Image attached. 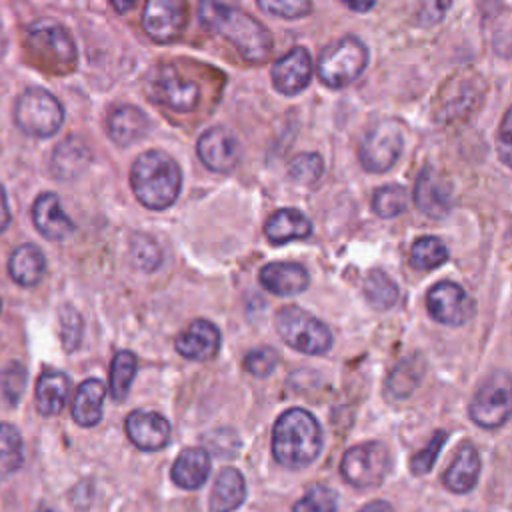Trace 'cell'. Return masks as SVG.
<instances>
[{
    "label": "cell",
    "instance_id": "6da1fadb",
    "mask_svg": "<svg viewBox=\"0 0 512 512\" xmlns=\"http://www.w3.org/2000/svg\"><path fill=\"white\" fill-rule=\"evenodd\" d=\"M198 18L206 30L228 40L244 60L252 64L268 60L272 52L270 32L238 0H200Z\"/></svg>",
    "mask_w": 512,
    "mask_h": 512
},
{
    "label": "cell",
    "instance_id": "7a4b0ae2",
    "mask_svg": "<svg viewBox=\"0 0 512 512\" xmlns=\"http://www.w3.org/2000/svg\"><path fill=\"white\" fill-rule=\"evenodd\" d=\"M324 436L318 420L304 408L282 412L272 430V456L290 470L312 464L322 452Z\"/></svg>",
    "mask_w": 512,
    "mask_h": 512
},
{
    "label": "cell",
    "instance_id": "3957f363",
    "mask_svg": "<svg viewBox=\"0 0 512 512\" xmlns=\"http://www.w3.org/2000/svg\"><path fill=\"white\" fill-rule=\"evenodd\" d=\"M132 192L150 210H164L180 194L182 174L172 156L160 150L140 154L130 168Z\"/></svg>",
    "mask_w": 512,
    "mask_h": 512
},
{
    "label": "cell",
    "instance_id": "277c9868",
    "mask_svg": "<svg viewBox=\"0 0 512 512\" xmlns=\"http://www.w3.org/2000/svg\"><path fill=\"white\" fill-rule=\"evenodd\" d=\"M26 52L30 62L46 74H70L76 68L78 54L68 30L52 20H38L28 28Z\"/></svg>",
    "mask_w": 512,
    "mask_h": 512
},
{
    "label": "cell",
    "instance_id": "5b68a950",
    "mask_svg": "<svg viewBox=\"0 0 512 512\" xmlns=\"http://www.w3.org/2000/svg\"><path fill=\"white\" fill-rule=\"evenodd\" d=\"M368 64V50L356 36H344L324 48L318 58V78L328 88H344L352 84Z\"/></svg>",
    "mask_w": 512,
    "mask_h": 512
},
{
    "label": "cell",
    "instance_id": "8992f818",
    "mask_svg": "<svg viewBox=\"0 0 512 512\" xmlns=\"http://www.w3.org/2000/svg\"><path fill=\"white\" fill-rule=\"evenodd\" d=\"M14 122L28 136L48 138L60 130L64 108L50 92L26 88L14 104Z\"/></svg>",
    "mask_w": 512,
    "mask_h": 512
},
{
    "label": "cell",
    "instance_id": "52a82bcc",
    "mask_svg": "<svg viewBox=\"0 0 512 512\" xmlns=\"http://www.w3.org/2000/svg\"><path fill=\"white\" fill-rule=\"evenodd\" d=\"M280 338L302 354H324L332 346L330 328L298 306H286L276 314Z\"/></svg>",
    "mask_w": 512,
    "mask_h": 512
},
{
    "label": "cell",
    "instance_id": "ba28073f",
    "mask_svg": "<svg viewBox=\"0 0 512 512\" xmlns=\"http://www.w3.org/2000/svg\"><path fill=\"white\" fill-rule=\"evenodd\" d=\"M470 418L480 428H498L512 416V374L494 370L484 378L470 402Z\"/></svg>",
    "mask_w": 512,
    "mask_h": 512
},
{
    "label": "cell",
    "instance_id": "9c48e42d",
    "mask_svg": "<svg viewBox=\"0 0 512 512\" xmlns=\"http://www.w3.org/2000/svg\"><path fill=\"white\" fill-rule=\"evenodd\" d=\"M392 458L382 442H362L348 448L340 462L342 478L354 488L378 486L390 472Z\"/></svg>",
    "mask_w": 512,
    "mask_h": 512
},
{
    "label": "cell",
    "instance_id": "30bf717a",
    "mask_svg": "<svg viewBox=\"0 0 512 512\" xmlns=\"http://www.w3.org/2000/svg\"><path fill=\"white\" fill-rule=\"evenodd\" d=\"M148 96L154 102H160L176 112H190L196 108L200 98V88L184 80L172 64L154 66L144 82Z\"/></svg>",
    "mask_w": 512,
    "mask_h": 512
},
{
    "label": "cell",
    "instance_id": "8fae6325",
    "mask_svg": "<svg viewBox=\"0 0 512 512\" xmlns=\"http://www.w3.org/2000/svg\"><path fill=\"white\" fill-rule=\"evenodd\" d=\"M404 148V134L402 128L392 122L384 120L374 124L362 138L358 148L360 164L368 172H386L396 164Z\"/></svg>",
    "mask_w": 512,
    "mask_h": 512
},
{
    "label": "cell",
    "instance_id": "7c38bea8",
    "mask_svg": "<svg viewBox=\"0 0 512 512\" xmlns=\"http://www.w3.org/2000/svg\"><path fill=\"white\" fill-rule=\"evenodd\" d=\"M428 314L446 326H462L474 314V302L466 290L450 280L434 284L426 294Z\"/></svg>",
    "mask_w": 512,
    "mask_h": 512
},
{
    "label": "cell",
    "instance_id": "4fadbf2b",
    "mask_svg": "<svg viewBox=\"0 0 512 512\" xmlns=\"http://www.w3.org/2000/svg\"><path fill=\"white\" fill-rule=\"evenodd\" d=\"M142 26L154 42L176 40L186 26V0H146Z\"/></svg>",
    "mask_w": 512,
    "mask_h": 512
},
{
    "label": "cell",
    "instance_id": "5bb4252c",
    "mask_svg": "<svg viewBox=\"0 0 512 512\" xmlns=\"http://www.w3.org/2000/svg\"><path fill=\"white\" fill-rule=\"evenodd\" d=\"M198 158L202 164L214 172H230L240 158L238 138L224 126L208 128L196 144Z\"/></svg>",
    "mask_w": 512,
    "mask_h": 512
},
{
    "label": "cell",
    "instance_id": "9a60e30c",
    "mask_svg": "<svg viewBox=\"0 0 512 512\" xmlns=\"http://www.w3.org/2000/svg\"><path fill=\"white\" fill-rule=\"evenodd\" d=\"M414 204L430 218H444L452 208L450 182L436 168H422L414 186Z\"/></svg>",
    "mask_w": 512,
    "mask_h": 512
},
{
    "label": "cell",
    "instance_id": "2e32d148",
    "mask_svg": "<svg viewBox=\"0 0 512 512\" xmlns=\"http://www.w3.org/2000/svg\"><path fill=\"white\" fill-rule=\"evenodd\" d=\"M272 84L280 94L294 96L302 92L312 80V60L306 48L296 46L286 52L276 64L272 66Z\"/></svg>",
    "mask_w": 512,
    "mask_h": 512
},
{
    "label": "cell",
    "instance_id": "e0dca14e",
    "mask_svg": "<svg viewBox=\"0 0 512 512\" xmlns=\"http://www.w3.org/2000/svg\"><path fill=\"white\" fill-rule=\"evenodd\" d=\"M124 428L130 442L146 452L160 450L170 440V422L158 412L134 410L126 418Z\"/></svg>",
    "mask_w": 512,
    "mask_h": 512
},
{
    "label": "cell",
    "instance_id": "ac0fdd59",
    "mask_svg": "<svg viewBox=\"0 0 512 512\" xmlns=\"http://www.w3.org/2000/svg\"><path fill=\"white\" fill-rule=\"evenodd\" d=\"M180 356L196 362L210 360L220 350V330L210 320H194L174 342Z\"/></svg>",
    "mask_w": 512,
    "mask_h": 512
},
{
    "label": "cell",
    "instance_id": "d6986e66",
    "mask_svg": "<svg viewBox=\"0 0 512 512\" xmlns=\"http://www.w3.org/2000/svg\"><path fill=\"white\" fill-rule=\"evenodd\" d=\"M32 222L48 240H64L74 232V222L66 216L60 198L54 192H44L34 200Z\"/></svg>",
    "mask_w": 512,
    "mask_h": 512
},
{
    "label": "cell",
    "instance_id": "ffe728a7",
    "mask_svg": "<svg viewBox=\"0 0 512 512\" xmlns=\"http://www.w3.org/2000/svg\"><path fill=\"white\" fill-rule=\"evenodd\" d=\"M90 148L84 138L70 134L56 144L50 158V172L58 180H76L90 164Z\"/></svg>",
    "mask_w": 512,
    "mask_h": 512
},
{
    "label": "cell",
    "instance_id": "44dd1931",
    "mask_svg": "<svg viewBox=\"0 0 512 512\" xmlns=\"http://www.w3.org/2000/svg\"><path fill=\"white\" fill-rule=\"evenodd\" d=\"M260 284L276 296H296L310 284L304 266L294 262H270L260 270Z\"/></svg>",
    "mask_w": 512,
    "mask_h": 512
},
{
    "label": "cell",
    "instance_id": "7402d4cb",
    "mask_svg": "<svg viewBox=\"0 0 512 512\" xmlns=\"http://www.w3.org/2000/svg\"><path fill=\"white\" fill-rule=\"evenodd\" d=\"M148 128V116L132 104H120L108 116V136L120 148L136 144L148 132Z\"/></svg>",
    "mask_w": 512,
    "mask_h": 512
},
{
    "label": "cell",
    "instance_id": "603a6c76",
    "mask_svg": "<svg viewBox=\"0 0 512 512\" xmlns=\"http://www.w3.org/2000/svg\"><path fill=\"white\" fill-rule=\"evenodd\" d=\"M478 476H480V454H478L476 446L464 444L456 452L452 464L442 474V484L450 492L466 494L476 486Z\"/></svg>",
    "mask_w": 512,
    "mask_h": 512
},
{
    "label": "cell",
    "instance_id": "cb8c5ba5",
    "mask_svg": "<svg viewBox=\"0 0 512 512\" xmlns=\"http://www.w3.org/2000/svg\"><path fill=\"white\" fill-rule=\"evenodd\" d=\"M70 378L60 370H44L36 382V408L42 416H56L68 402Z\"/></svg>",
    "mask_w": 512,
    "mask_h": 512
},
{
    "label": "cell",
    "instance_id": "d4e9b609",
    "mask_svg": "<svg viewBox=\"0 0 512 512\" xmlns=\"http://www.w3.org/2000/svg\"><path fill=\"white\" fill-rule=\"evenodd\" d=\"M210 474V456L204 448H184L170 470L176 486L184 490L200 488Z\"/></svg>",
    "mask_w": 512,
    "mask_h": 512
},
{
    "label": "cell",
    "instance_id": "484cf974",
    "mask_svg": "<svg viewBox=\"0 0 512 512\" xmlns=\"http://www.w3.org/2000/svg\"><path fill=\"white\" fill-rule=\"evenodd\" d=\"M264 234L272 244H286L312 234V222L296 208L276 210L264 224Z\"/></svg>",
    "mask_w": 512,
    "mask_h": 512
},
{
    "label": "cell",
    "instance_id": "4316f807",
    "mask_svg": "<svg viewBox=\"0 0 512 512\" xmlns=\"http://www.w3.org/2000/svg\"><path fill=\"white\" fill-rule=\"evenodd\" d=\"M104 396H106V386L98 378H86L80 388L76 390L74 402H72V416L74 422L90 428L96 426L102 418V408H104Z\"/></svg>",
    "mask_w": 512,
    "mask_h": 512
},
{
    "label": "cell",
    "instance_id": "83f0119b",
    "mask_svg": "<svg viewBox=\"0 0 512 512\" xmlns=\"http://www.w3.org/2000/svg\"><path fill=\"white\" fill-rule=\"evenodd\" d=\"M244 498H246L244 476L232 466L222 468L212 486V494L208 502L210 512H232L244 502Z\"/></svg>",
    "mask_w": 512,
    "mask_h": 512
},
{
    "label": "cell",
    "instance_id": "f1b7e54d",
    "mask_svg": "<svg viewBox=\"0 0 512 512\" xmlns=\"http://www.w3.org/2000/svg\"><path fill=\"white\" fill-rule=\"evenodd\" d=\"M8 272L16 284L36 286L46 272V260L42 250L36 244H20L10 254Z\"/></svg>",
    "mask_w": 512,
    "mask_h": 512
},
{
    "label": "cell",
    "instance_id": "f546056e",
    "mask_svg": "<svg viewBox=\"0 0 512 512\" xmlns=\"http://www.w3.org/2000/svg\"><path fill=\"white\" fill-rule=\"evenodd\" d=\"M424 374V362L420 356H406L400 360L388 380H386V390L392 398H406L408 394L414 392V388L420 384V378Z\"/></svg>",
    "mask_w": 512,
    "mask_h": 512
},
{
    "label": "cell",
    "instance_id": "4dcf8cb0",
    "mask_svg": "<svg viewBox=\"0 0 512 512\" xmlns=\"http://www.w3.org/2000/svg\"><path fill=\"white\" fill-rule=\"evenodd\" d=\"M136 368H138V360L134 352L120 350L114 354L110 364V394L116 402H122L128 396L130 384L136 376Z\"/></svg>",
    "mask_w": 512,
    "mask_h": 512
},
{
    "label": "cell",
    "instance_id": "1f68e13d",
    "mask_svg": "<svg viewBox=\"0 0 512 512\" xmlns=\"http://www.w3.org/2000/svg\"><path fill=\"white\" fill-rule=\"evenodd\" d=\"M22 436L16 426L0 422V480L14 474L22 464Z\"/></svg>",
    "mask_w": 512,
    "mask_h": 512
},
{
    "label": "cell",
    "instance_id": "d6a6232c",
    "mask_svg": "<svg viewBox=\"0 0 512 512\" xmlns=\"http://www.w3.org/2000/svg\"><path fill=\"white\" fill-rule=\"evenodd\" d=\"M364 296L376 310H388L398 300V286L386 272L372 270L364 280Z\"/></svg>",
    "mask_w": 512,
    "mask_h": 512
},
{
    "label": "cell",
    "instance_id": "836d02e7",
    "mask_svg": "<svg viewBox=\"0 0 512 512\" xmlns=\"http://www.w3.org/2000/svg\"><path fill=\"white\" fill-rule=\"evenodd\" d=\"M472 80H474V76H472L468 82L456 80V84H458L456 90L446 92V96H444V100H442V112H444L446 118H458V116L470 112L472 106L480 102L482 92H484V86H478V88H476V86L472 84Z\"/></svg>",
    "mask_w": 512,
    "mask_h": 512
},
{
    "label": "cell",
    "instance_id": "e575fe53",
    "mask_svg": "<svg viewBox=\"0 0 512 512\" xmlns=\"http://www.w3.org/2000/svg\"><path fill=\"white\" fill-rule=\"evenodd\" d=\"M448 260L444 242L436 236L418 238L410 248V264L418 270H434Z\"/></svg>",
    "mask_w": 512,
    "mask_h": 512
},
{
    "label": "cell",
    "instance_id": "d590c367",
    "mask_svg": "<svg viewBox=\"0 0 512 512\" xmlns=\"http://www.w3.org/2000/svg\"><path fill=\"white\" fill-rule=\"evenodd\" d=\"M408 194L400 184L380 186L372 196V210L382 218H394L406 210Z\"/></svg>",
    "mask_w": 512,
    "mask_h": 512
},
{
    "label": "cell",
    "instance_id": "8d00e7d4",
    "mask_svg": "<svg viewBox=\"0 0 512 512\" xmlns=\"http://www.w3.org/2000/svg\"><path fill=\"white\" fill-rule=\"evenodd\" d=\"M336 492L326 484H312L292 506V512H336Z\"/></svg>",
    "mask_w": 512,
    "mask_h": 512
},
{
    "label": "cell",
    "instance_id": "74e56055",
    "mask_svg": "<svg viewBox=\"0 0 512 512\" xmlns=\"http://www.w3.org/2000/svg\"><path fill=\"white\" fill-rule=\"evenodd\" d=\"M26 388V370L10 364L0 372V408H14Z\"/></svg>",
    "mask_w": 512,
    "mask_h": 512
},
{
    "label": "cell",
    "instance_id": "f35d334b",
    "mask_svg": "<svg viewBox=\"0 0 512 512\" xmlns=\"http://www.w3.org/2000/svg\"><path fill=\"white\" fill-rule=\"evenodd\" d=\"M130 258L136 268L144 272H152L160 266L162 252H160V246L154 242V238H150L148 234H136L132 236V242H130Z\"/></svg>",
    "mask_w": 512,
    "mask_h": 512
},
{
    "label": "cell",
    "instance_id": "ab89813d",
    "mask_svg": "<svg viewBox=\"0 0 512 512\" xmlns=\"http://www.w3.org/2000/svg\"><path fill=\"white\" fill-rule=\"evenodd\" d=\"M58 320H60L62 346H64L66 352H74L82 342V332H84L82 316L74 306L64 304L58 312Z\"/></svg>",
    "mask_w": 512,
    "mask_h": 512
},
{
    "label": "cell",
    "instance_id": "60d3db41",
    "mask_svg": "<svg viewBox=\"0 0 512 512\" xmlns=\"http://www.w3.org/2000/svg\"><path fill=\"white\" fill-rule=\"evenodd\" d=\"M324 170L322 156L316 152H304L292 158L288 164V176L298 184H314Z\"/></svg>",
    "mask_w": 512,
    "mask_h": 512
},
{
    "label": "cell",
    "instance_id": "b9f144b4",
    "mask_svg": "<svg viewBox=\"0 0 512 512\" xmlns=\"http://www.w3.org/2000/svg\"><path fill=\"white\" fill-rule=\"evenodd\" d=\"M446 440H448V432L446 430H436L432 434V438L428 440V444L410 458V470H412L414 476H422V474H428L432 470V466L436 464V460L440 456V450L446 444Z\"/></svg>",
    "mask_w": 512,
    "mask_h": 512
},
{
    "label": "cell",
    "instance_id": "7bdbcfd3",
    "mask_svg": "<svg viewBox=\"0 0 512 512\" xmlns=\"http://www.w3.org/2000/svg\"><path fill=\"white\" fill-rule=\"evenodd\" d=\"M262 10L280 18H302L312 12V0H256Z\"/></svg>",
    "mask_w": 512,
    "mask_h": 512
},
{
    "label": "cell",
    "instance_id": "ee69618b",
    "mask_svg": "<svg viewBox=\"0 0 512 512\" xmlns=\"http://www.w3.org/2000/svg\"><path fill=\"white\" fill-rule=\"evenodd\" d=\"M280 356L274 348L266 346V348H254L250 350L246 356H244V368L246 372H250L252 376H258V378H264L268 374L274 372L276 364H278Z\"/></svg>",
    "mask_w": 512,
    "mask_h": 512
},
{
    "label": "cell",
    "instance_id": "f6af8a7d",
    "mask_svg": "<svg viewBox=\"0 0 512 512\" xmlns=\"http://www.w3.org/2000/svg\"><path fill=\"white\" fill-rule=\"evenodd\" d=\"M496 146H498V156L500 160L512 168V106L506 110L500 130H498V138H496Z\"/></svg>",
    "mask_w": 512,
    "mask_h": 512
},
{
    "label": "cell",
    "instance_id": "bcb514c9",
    "mask_svg": "<svg viewBox=\"0 0 512 512\" xmlns=\"http://www.w3.org/2000/svg\"><path fill=\"white\" fill-rule=\"evenodd\" d=\"M452 0H420V6H418V20L420 24H438L444 14L448 12Z\"/></svg>",
    "mask_w": 512,
    "mask_h": 512
},
{
    "label": "cell",
    "instance_id": "7dc6e473",
    "mask_svg": "<svg viewBox=\"0 0 512 512\" xmlns=\"http://www.w3.org/2000/svg\"><path fill=\"white\" fill-rule=\"evenodd\" d=\"M10 222V210H8V200H6V192L0 186V234L6 230Z\"/></svg>",
    "mask_w": 512,
    "mask_h": 512
},
{
    "label": "cell",
    "instance_id": "c3c4849f",
    "mask_svg": "<svg viewBox=\"0 0 512 512\" xmlns=\"http://www.w3.org/2000/svg\"><path fill=\"white\" fill-rule=\"evenodd\" d=\"M344 6H348L352 12H368L376 0H340Z\"/></svg>",
    "mask_w": 512,
    "mask_h": 512
},
{
    "label": "cell",
    "instance_id": "681fc988",
    "mask_svg": "<svg viewBox=\"0 0 512 512\" xmlns=\"http://www.w3.org/2000/svg\"><path fill=\"white\" fill-rule=\"evenodd\" d=\"M358 512H394V510L386 500H372L366 506H362Z\"/></svg>",
    "mask_w": 512,
    "mask_h": 512
},
{
    "label": "cell",
    "instance_id": "f907efd6",
    "mask_svg": "<svg viewBox=\"0 0 512 512\" xmlns=\"http://www.w3.org/2000/svg\"><path fill=\"white\" fill-rule=\"evenodd\" d=\"M108 2H110L112 8H114L116 12H120V14L128 12V10L134 8V4H136V0H108Z\"/></svg>",
    "mask_w": 512,
    "mask_h": 512
},
{
    "label": "cell",
    "instance_id": "816d5d0a",
    "mask_svg": "<svg viewBox=\"0 0 512 512\" xmlns=\"http://www.w3.org/2000/svg\"><path fill=\"white\" fill-rule=\"evenodd\" d=\"M40 512H56V510H52V508H48V510H40Z\"/></svg>",
    "mask_w": 512,
    "mask_h": 512
},
{
    "label": "cell",
    "instance_id": "f5cc1de1",
    "mask_svg": "<svg viewBox=\"0 0 512 512\" xmlns=\"http://www.w3.org/2000/svg\"><path fill=\"white\" fill-rule=\"evenodd\" d=\"M0 310H2V300H0Z\"/></svg>",
    "mask_w": 512,
    "mask_h": 512
},
{
    "label": "cell",
    "instance_id": "db71d44e",
    "mask_svg": "<svg viewBox=\"0 0 512 512\" xmlns=\"http://www.w3.org/2000/svg\"><path fill=\"white\" fill-rule=\"evenodd\" d=\"M464 512H466V510H464Z\"/></svg>",
    "mask_w": 512,
    "mask_h": 512
}]
</instances>
